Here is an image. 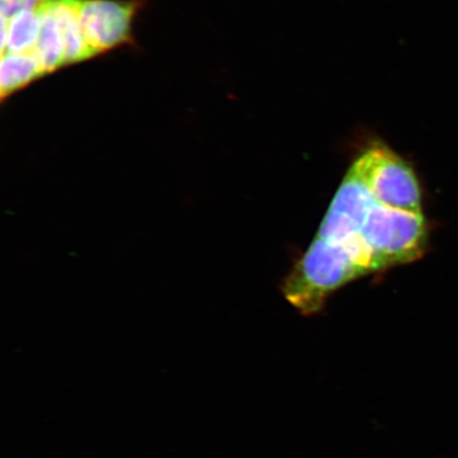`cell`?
I'll return each instance as SVG.
<instances>
[{"instance_id": "obj_5", "label": "cell", "mask_w": 458, "mask_h": 458, "mask_svg": "<svg viewBox=\"0 0 458 458\" xmlns=\"http://www.w3.org/2000/svg\"><path fill=\"white\" fill-rule=\"evenodd\" d=\"M3 54H31L36 49L41 32V14L38 9L24 10L2 19Z\"/></svg>"}, {"instance_id": "obj_2", "label": "cell", "mask_w": 458, "mask_h": 458, "mask_svg": "<svg viewBox=\"0 0 458 458\" xmlns=\"http://www.w3.org/2000/svg\"><path fill=\"white\" fill-rule=\"evenodd\" d=\"M357 159L376 202L404 213H423L421 188L413 167L385 141L370 140Z\"/></svg>"}, {"instance_id": "obj_1", "label": "cell", "mask_w": 458, "mask_h": 458, "mask_svg": "<svg viewBox=\"0 0 458 458\" xmlns=\"http://www.w3.org/2000/svg\"><path fill=\"white\" fill-rule=\"evenodd\" d=\"M368 261L342 243L315 237L283 284L285 300L302 315L322 310L336 290L372 274Z\"/></svg>"}, {"instance_id": "obj_6", "label": "cell", "mask_w": 458, "mask_h": 458, "mask_svg": "<svg viewBox=\"0 0 458 458\" xmlns=\"http://www.w3.org/2000/svg\"><path fill=\"white\" fill-rule=\"evenodd\" d=\"M41 14V32L33 54L41 65L44 74L65 66L64 45L53 11L47 0L38 8Z\"/></svg>"}, {"instance_id": "obj_3", "label": "cell", "mask_w": 458, "mask_h": 458, "mask_svg": "<svg viewBox=\"0 0 458 458\" xmlns=\"http://www.w3.org/2000/svg\"><path fill=\"white\" fill-rule=\"evenodd\" d=\"M136 0H78L80 26L95 55L131 42Z\"/></svg>"}, {"instance_id": "obj_7", "label": "cell", "mask_w": 458, "mask_h": 458, "mask_svg": "<svg viewBox=\"0 0 458 458\" xmlns=\"http://www.w3.org/2000/svg\"><path fill=\"white\" fill-rule=\"evenodd\" d=\"M45 76L36 55L9 54L2 55L0 65V95L4 100L34 80Z\"/></svg>"}, {"instance_id": "obj_8", "label": "cell", "mask_w": 458, "mask_h": 458, "mask_svg": "<svg viewBox=\"0 0 458 458\" xmlns=\"http://www.w3.org/2000/svg\"><path fill=\"white\" fill-rule=\"evenodd\" d=\"M46 0H2V19L10 20L11 17L24 10H37Z\"/></svg>"}, {"instance_id": "obj_4", "label": "cell", "mask_w": 458, "mask_h": 458, "mask_svg": "<svg viewBox=\"0 0 458 458\" xmlns=\"http://www.w3.org/2000/svg\"><path fill=\"white\" fill-rule=\"evenodd\" d=\"M59 26L66 65L90 59L94 55L86 44L78 16V0H47Z\"/></svg>"}]
</instances>
